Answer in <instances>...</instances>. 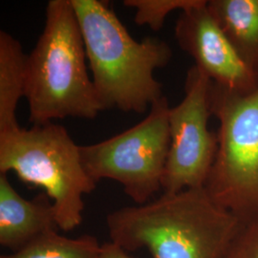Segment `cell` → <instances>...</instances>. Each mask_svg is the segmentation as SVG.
<instances>
[{
  "label": "cell",
  "instance_id": "6da1fadb",
  "mask_svg": "<svg viewBox=\"0 0 258 258\" xmlns=\"http://www.w3.org/2000/svg\"><path fill=\"white\" fill-rule=\"evenodd\" d=\"M106 225L111 242L126 251L148 249L152 258H220L241 220L199 187L114 211Z\"/></svg>",
  "mask_w": 258,
  "mask_h": 258
},
{
  "label": "cell",
  "instance_id": "7a4b0ae2",
  "mask_svg": "<svg viewBox=\"0 0 258 258\" xmlns=\"http://www.w3.org/2000/svg\"><path fill=\"white\" fill-rule=\"evenodd\" d=\"M71 1L102 110L142 114L150 109L164 96L153 73L170 61L169 45L157 37L135 40L106 1Z\"/></svg>",
  "mask_w": 258,
  "mask_h": 258
},
{
  "label": "cell",
  "instance_id": "3957f363",
  "mask_svg": "<svg viewBox=\"0 0 258 258\" xmlns=\"http://www.w3.org/2000/svg\"><path fill=\"white\" fill-rule=\"evenodd\" d=\"M86 59L72 1L50 0L43 32L26 61L24 97L33 124L67 117L93 120L102 112Z\"/></svg>",
  "mask_w": 258,
  "mask_h": 258
},
{
  "label": "cell",
  "instance_id": "277c9868",
  "mask_svg": "<svg viewBox=\"0 0 258 258\" xmlns=\"http://www.w3.org/2000/svg\"><path fill=\"white\" fill-rule=\"evenodd\" d=\"M11 171L45 190L59 230L73 231L82 224L83 196L97 183L83 166L80 146L62 125L50 121L0 133V174Z\"/></svg>",
  "mask_w": 258,
  "mask_h": 258
},
{
  "label": "cell",
  "instance_id": "5b68a950",
  "mask_svg": "<svg viewBox=\"0 0 258 258\" xmlns=\"http://www.w3.org/2000/svg\"><path fill=\"white\" fill-rule=\"evenodd\" d=\"M210 105L219 121L218 146L205 188L247 221L258 216V88L240 94L211 81Z\"/></svg>",
  "mask_w": 258,
  "mask_h": 258
},
{
  "label": "cell",
  "instance_id": "8992f818",
  "mask_svg": "<svg viewBox=\"0 0 258 258\" xmlns=\"http://www.w3.org/2000/svg\"><path fill=\"white\" fill-rule=\"evenodd\" d=\"M169 108L163 96L138 124L101 143L80 147L83 166L93 180L116 181L138 206L148 203L162 188L170 146Z\"/></svg>",
  "mask_w": 258,
  "mask_h": 258
},
{
  "label": "cell",
  "instance_id": "52a82bcc",
  "mask_svg": "<svg viewBox=\"0 0 258 258\" xmlns=\"http://www.w3.org/2000/svg\"><path fill=\"white\" fill-rule=\"evenodd\" d=\"M211 80L195 65L187 74L183 101L169 108L170 146L163 178L164 194L205 187L217 152V133L208 127Z\"/></svg>",
  "mask_w": 258,
  "mask_h": 258
},
{
  "label": "cell",
  "instance_id": "ba28073f",
  "mask_svg": "<svg viewBox=\"0 0 258 258\" xmlns=\"http://www.w3.org/2000/svg\"><path fill=\"white\" fill-rule=\"evenodd\" d=\"M208 1L181 12L175 26L179 46L212 83L240 94L258 88V75L240 57L207 8Z\"/></svg>",
  "mask_w": 258,
  "mask_h": 258
},
{
  "label": "cell",
  "instance_id": "9c48e42d",
  "mask_svg": "<svg viewBox=\"0 0 258 258\" xmlns=\"http://www.w3.org/2000/svg\"><path fill=\"white\" fill-rule=\"evenodd\" d=\"M58 229L53 202L46 194L23 198L0 174V244L13 252L25 248L48 231Z\"/></svg>",
  "mask_w": 258,
  "mask_h": 258
},
{
  "label": "cell",
  "instance_id": "30bf717a",
  "mask_svg": "<svg viewBox=\"0 0 258 258\" xmlns=\"http://www.w3.org/2000/svg\"><path fill=\"white\" fill-rule=\"evenodd\" d=\"M207 8L240 57L258 75V0H210Z\"/></svg>",
  "mask_w": 258,
  "mask_h": 258
},
{
  "label": "cell",
  "instance_id": "8fae6325",
  "mask_svg": "<svg viewBox=\"0 0 258 258\" xmlns=\"http://www.w3.org/2000/svg\"><path fill=\"white\" fill-rule=\"evenodd\" d=\"M26 61L18 39L0 32V133L19 127L16 111L25 95Z\"/></svg>",
  "mask_w": 258,
  "mask_h": 258
},
{
  "label": "cell",
  "instance_id": "7c38bea8",
  "mask_svg": "<svg viewBox=\"0 0 258 258\" xmlns=\"http://www.w3.org/2000/svg\"><path fill=\"white\" fill-rule=\"evenodd\" d=\"M102 245L89 234L78 238L60 235L56 230L48 231L25 248L1 258H100Z\"/></svg>",
  "mask_w": 258,
  "mask_h": 258
},
{
  "label": "cell",
  "instance_id": "4fadbf2b",
  "mask_svg": "<svg viewBox=\"0 0 258 258\" xmlns=\"http://www.w3.org/2000/svg\"><path fill=\"white\" fill-rule=\"evenodd\" d=\"M203 0H124L123 5L136 9L134 21L148 25L153 31L161 30L166 17L173 11L181 12L199 5Z\"/></svg>",
  "mask_w": 258,
  "mask_h": 258
},
{
  "label": "cell",
  "instance_id": "5bb4252c",
  "mask_svg": "<svg viewBox=\"0 0 258 258\" xmlns=\"http://www.w3.org/2000/svg\"><path fill=\"white\" fill-rule=\"evenodd\" d=\"M220 258H258V216L241 221L239 231Z\"/></svg>",
  "mask_w": 258,
  "mask_h": 258
},
{
  "label": "cell",
  "instance_id": "9a60e30c",
  "mask_svg": "<svg viewBox=\"0 0 258 258\" xmlns=\"http://www.w3.org/2000/svg\"><path fill=\"white\" fill-rule=\"evenodd\" d=\"M100 258H135L128 254V251L120 248L113 242H107L102 245Z\"/></svg>",
  "mask_w": 258,
  "mask_h": 258
}]
</instances>
